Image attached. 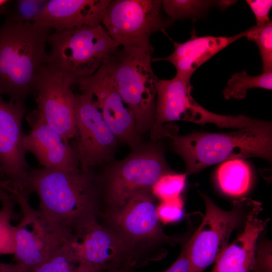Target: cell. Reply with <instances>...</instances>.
I'll list each match as a JSON object with an SVG mask.
<instances>
[{"mask_svg":"<svg viewBox=\"0 0 272 272\" xmlns=\"http://www.w3.org/2000/svg\"><path fill=\"white\" fill-rule=\"evenodd\" d=\"M246 2L253 13L256 24H264L270 21L269 13L272 7V1L247 0Z\"/></svg>","mask_w":272,"mask_h":272,"instance_id":"f546056e","label":"cell"},{"mask_svg":"<svg viewBox=\"0 0 272 272\" xmlns=\"http://www.w3.org/2000/svg\"><path fill=\"white\" fill-rule=\"evenodd\" d=\"M26 189L37 195L41 216L63 234L73 237L98 221L102 192L92 169H30Z\"/></svg>","mask_w":272,"mask_h":272,"instance_id":"6da1fadb","label":"cell"},{"mask_svg":"<svg viewBox=\"0 0 272 272\" xmlns=\"http://www.w3.org/2000/svg\"><path fill=\"white\" fill-rule=\"evenodd\" d=\"M0 174L1 172L0 170ZM11 196L10 193L7 192L1 185L0 184V201L3 202L7 200H8Z\"/></svg>","mask_w":272,"mask_h":272,"instance_id":"836d02e7","label":"cell"},{"mask_svg":"<svg viewBox=\"0 0 272 272\" xmlns=\"http://www.w3.org/2000/svg\"><path fill=\"white\" fill-rule=\"evenodd\" d=\"M13 272H23V271L21 269H17V270H15L14 271H13Z\"/></svg>","mask_w":272,"mask_h":272,"instance_id":"d590c367","label":"cell"},{"mask_svg":"<svg viewBox=\"0 0 272 272\" xmlns=\"http://www.w3.org/2000/svg\"><path fill=\"white\" fill-rule=\"evenodd\" d=\"M186 175L174 172L164 175L153 186V195L161 201L180 196L185 185Z\"/></svg>","mask_w":272,"mask_h":272,"instance_id":"484cf974","label":"cell"},{"mask_svg":"<svg viewBox=\"0 0 272 272\" xmlns=\"http://www.w3.org/2000/svg\"><path fill=\"white\" fill-rule=\"evenodd\" d=\"M14 197L20 205L22 218L15 226L16 264L24 272L29 271L44 261L60 246L73 238L57 231L30 204L29 197L16 192Z\"/></svg>","mask_w":272,"mask_h":272,"instance_id":"30bf717a","label":"cell"},{"mask_svg":"<svg viewBox=\"0 0 272 272\" xmlns=\"http://www.w3.org/2000/svg\"><path fill=\"white\" fill-rule=\"evenodd\" d=\"M243 37L255 42L259 49L262 72L272 71V22L255 24L242 32Z\"/></svg>","mask_w":272,"mask_h":272,"instance_id":"cb8c5ba5","label":"cell"},{"mask_svg":"<svg viewBox=\"0 0 272 272\" xmlns=\"http://www.w3.org/2000/svg\"><path fill=\"white\" fill-rule=\"evenodd\" d=\"M99 217L103 219V225L120 238L144 266L161 259L152 249L163 244L174 245L182 241L164 232L152 190L136 193L120 207L101 212Z\"/></svg>","mask_w":272,"mask_h":272,"instance_id":"5b68a950","label":"cell"},{"mask_svg":"<svg viewBox=\"0 0 272 272\" xmlns=\"http://www.w3.org/2000/svg\"><path fill=\"white\" fill-rule=\"evenodd\" d=\"M47 42L45 64L72 85L93 75L119 47L101 24L55 31Z\"/></svg>","mask_w":272,"mask_h":272,"instance_id":"277c9868","label":"cell"},{"mask_svg":"<svg viewBox=\"0 0 272 272\" xmlns=\"http://www.w3.org/2000/svg\"><path fill=\"white\" fill-rule=\"evenodd\" d=\"M255 88L271 90L272 71L254 76L244 71L235 73L227 82L223 92L226 99H242L246 97L248 89Z\"/></svg>","mask_w":272,"mask_h":272,"instance_id":"44dd1931","label":"cell"},{"mask_svg":"<svg viewBox=\"0 0 272 272\" xmlns=\"http://www.w3.org/2000/svg\"><path fill=\"white\" fill-rule=\"evenodd\" d=\"M49 29L6 18L0 27V96L24 104L45 64Z\"/></svg>","mask_w":272,"mask_h":272,"instance_id":"3957f363","label":"cell"},{"mask_svg":"<svg viewBox=\"0 0 272 272\" xmlns=\"http://www.w3.org/2000/svg\"><path fill=\"white\" fill-rule=\"evenodd\" d=\"M73 246L85 272L144 266L120 238L99 221L76 234Z\"/></svg>","mask_w":272,"mask_h":272,"instance_id":"8fae6325","label":"cell"},{"mask_svg":"<svg viewBox=\"0 0 272 272\" xmlns=\"http://www.w3.org/2000/svg\"><path fill=\"white\" fill-rule=\"evenodd\" d=\"M183 205L180 196L161 201L157 206V214L160 221L167 224L179 221L183 215Z\"/></svg>","mask_w":272,"mask_h":272,"instance_id":"83f0119b","label":"cell"},{"mask_svg":"<svg viewBox=\"0 0 272 272\" xmlns=\"http://www.w3.org/2000/svg\"><path fill=\"white\" fill-rule=\"evenodd\" d=\"M72 85L44 64L37 73L33 92L38 107L34 114L68 141L77 135L76 94Z\"/></svg>","mask_w":272,"mask_h":272,"instance_id":"4fadbf2b","label":"cell"},{"mask_svg":"<svg viewBox=\"0 0 272 272\" xmlns=\"http://www.w3.org/2000/svg\"><path fill=\"white\" fill-rule=\"evenodd\" d=\"M269 241L261 242L256 246L257 256L255 257L252 272H272L271 249Z\"/></svg>","mask_w":272,"mask_h":272,"instance_id":"f1b7e54d","label":"cell"},{"mask_svg":"<svg viewBox=\"0 0 272 272\" xmlns=\"http://www.w3.org/2000/svg\"><path fill=\"white\" fill-rule=\"evenodd\" d=\"M74 239L60 246L42 263L27 272H85L76 256Z\"/></svg>","mask_w":272,"mask_h":272,"instance_id":"7402d4cb","label":"cell"},{"mask_svg":"<svg viewBox=\"0 0 272 272\" xmlns=\"http://www.w3.org/2000/svg\"><path fill=\"white\" fill-rule=\"evenodd\" d=\"M76 121L78 140L74 149L80 168L93 169L109 161L117 139L87 93L76 94Z\"/></svg>","mask_w":272,"mask_h":272,"instance_id":"5bb4252c","label":"cell"},{"mask_svg":"<svg viewBox=\"0 0 272 272\" xmlns=\"http://www.w3.org/2000/svg\"><path fill=\"white\" fill-rule=\"evenodd\" d=\"M164 10L172 23L177 20L186 18L195 21L205 15L209 9L217 6V1L203 0H163Z\"/></svg>","mask_w":272,"mask_h":272,"instance_id":"603a6c76","label":"cell"},{"mask_svg":"<svg viewBox=\"0 0 272 272\" xmlns=\"http://www.w3.org/2000/svg\"><path fill=\"white\" fill-rule=\"evenodd\" d=\"M19 268V266L16 263H5L0 262V272H13Z\"/></svg>","mask_w":272,"mask_h":272,"instance_id":"1f68e13d","label":"cell"},{"mask_svg":"<svg viewBox=\"0 0 272 272\" xmlns=\"http://www.w3.org/2000/svg\"><path fill=\"white\" fill-rule=\"evenodd\" d=\"M2 202L0 209V255L13 254L15 250V226L12 224L16 201L12 195Z\"/></svg>","mask_w":272,"mask_h":272,"instance_id":"d4e9b609","label":"cell"},{"mask_svg":"<svg viewBox=\"0 0 272 272\" xmlns=\"http://www.w3.org/2000/svg\"><path fill=\"white\" fill-rule=\"evenodd\" d=\"M77 83L81 93L91 96L117 140L132 150L142 145L133 113L118 92L106 60L93 75Z\"/></svg>","mask_w":272,"mask_h":272,"instance_id":"7c38bea8","label":"cell"},{"mask_svg":"<svg viewBox=\"0 0 272 272\" xmlns=\"http://www.w3.org/2000/svg\"><path fill=\"white\" fill-rule=\"evenodd\" d=\"M164 137L172 140L174 151L184 160L186 174L232 159L258 157L271 161L270 122L263 121L229 133L195 132L179 135L167 129Z\"/></svg>","mask_w":272,"mask_h":272,"instance_id":"7a4b0ae2","label":"cell"},{"mask_svg":"<svg viewBox=\"0 0 272 272\" xmlns=\"http://www.w3.org/2000/svg\"><path fill=\"white\" fill-rule=\"evenodd\" d=\"M106 272H121V271L117 269H112V270L107 271Z\"/></svg>","mask_w":272,"mask_h":272,"instance_id":"e575fe53","label":"cell"},{"mask_svg":"<svg viewBox=\"0 0 272 272\" xmlns=\"http://www.w3.org/2000/svg\"><path fill=\"white\" fill-rule=\"evenodd\" d=\"M25 113L24 104L5 102L0 96V170L6 177L0 184L29 195L26 182L30 169L23 145L25 134L22 128Z\"/></svg>","mask_w":272,"mask_h":272,"instance_id":"9a60e30c","label":"cell"},{"mask_svg":"<svg viewBox=\"0 0 272 272\" xmlns=\"http://www.w3.org/2000/svg\"><path fill=\"white\" fill-rule=\"evenodd\" d=\"M217 179L221 190L231 196H239L249 189L251 171L249 165L242 159L225 161L218 168Z\"/></svg>","mask_w":272,"mask_h":272,"instance_id":"ffe728a7","label":"cell"},{"mask_svg":"<svg viewBox=\"0 0 272 272\" xmlns=\"http://www.w3.org/2000/svg\"><path fill=\"white\" fill-rule=\"evenodd\" d=\"M152 52L122 47L106 59L118 92L133 113L140 134L150 131L155 120L159 79L152 67Z\"/></svg>","mask_w":272,"mask_h":272,"instance_id":"8992f818","label":"cell"},{"mask_svg":"<svg viewBox=\"0 0 272 272\" xmlns=\"http://www.w3.org/2000/svg\"><path fill=\"white\" fill-rule=\"evenodd\" d=\"M189 262L187 240L183 242L179 256L176 260L163 272H189Z\"/></svg>","mask_w":272,"mask_h":272,"instance_id":"4dcf8cb0","label":"cell"},{"mask_svg":"<svg viewBox=\"0 0 272 272\" xmlns=\"http://www.w3.org/2000/svg\"><path fill=\"white\" fill-rule=\"evenodd\" d=\"M110 0H47L32 23L55 31L101 25Z\"/></svg>","mask_w":272,"mask_h":272,"instance_id":"2e32d148","label":"cell"},{"mask_svg":"<svg viewBox=\"0 0 272 272\" xmlns=\"http://www.w3.org/2000/svg\"><path fill=\"white\" fill-rule=\"evenodd\" d=\"M12 1L0 0V14L5 15Z\"/></svg>","mask_w":272,"mask_h":272,"instance_id":"d6a6232c","label":"cell"},{"mask_svg":"<svg viewBox=\"0 0 272 272\" xmlns=\"http://www.w3.org/2000/svg\"><path fill=\"white\" fill-rule=\"evenodd\" d=\"M159 0H110L101 25L119 46L153 51L151 35L165 33L171 23L163 18Z\"/></svg>","mask_w":272,"mask_h":272,"instance_id":"9c48e42d","label":"cell"},{"mask_svg":"<svg viewBox=\"0 0 272 272\" xmlns=\"http://www.w3.org/2000/svg\"><path fill=\"white\" fill-rule=\"evenodd\" d=\"M47 0L12 1L6 18L20 23H32Z\"/></svg>","mask_w":272,"mask_h":272,"instance_id":"4316f807","label":"cell"},{"mask_svg":"<svg viewBox=\"0 0 272 272\" xmlns=\"http://www.w3.org/2000/svg\"><path fill=\"white\" fill-rule=\"evenodd\" d=\"M32 128L25 134L23 145L43 168L73 170L80 167L74 148L58 132L37 117L31 115Z\"/></svg>","mask_w":272,"mask_h":272,"instance_id":"e0dca14e","label":"cell"},{"mask_svg":"<svg viewBox=\"0 0 272 272\" xmlns=\"http://www.w3.org/2000/svg\"><path fill=\"white\" fill-rule=\"evenodd\" d=\"M206 206L203 220L187 240L189 272H203L215 261L227 246L232 232L244 225L247 216L257 201L244 198L233 202L230 211L217 206L200 193Z\"/></svg>","mask_w":272,"mask_h":272,"instance_id":"ba28073f","label":"cell"},{"mask_svg":"<svg viewBox=\"0 0 272 272\" xmlns=\"http://www.w3.org/2000/svg\"><path fill=\"white\" fill-rule=\"evenodd\" d=\"M171 172L159 146L142 144L98 176L106 207L103 212L120 207L140 191L152 190L162 176Z\"/></svg>","mask_w":272,"mask_h":272,"instance_id":"52a82bcc","label":"cell"},{"mask_svg":"<svg viewBox=\"0 0 272 272\" xmlns=\"http://www.w3.org/2000/svg\"><path fill=\"white\" fill-rule=\"evenodd\" d=\"M262 210L257 202L247 216L243 230L216 260L212 272H250L255 257L256 242L267 221L259 217Z\"/></svg>","mask_w":272,"mask_h":272,"instance_id":"d6986e66","label":"cell"},{"mask_svg":"<svg viewBox=\"0 0 272 272\" xmlns=\"http://www.w3.org/2000/svg\"><path fill=\"white\" fill-rule=\"evenodd\" d=\"M242 32L232 36L199 37L194 31L190 38L183 43L174 41L173 52L164 58H154L152 61H168L175 67V76L190 83L191 77L202 64L234 41L243 38Z\"/></svg>","mask_w":272,"mask_h":272,"instance_id":"ac0fdd59","label":"cell"}]
</instances>
